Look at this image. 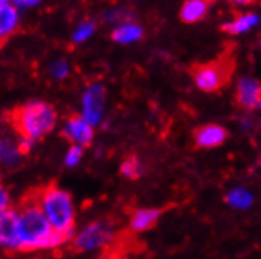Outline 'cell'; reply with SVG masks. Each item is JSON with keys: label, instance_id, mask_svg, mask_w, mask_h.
<instances>
[{"label": "cell", "instance_id": "6da1fadb", "mask_svg": "<svg viewBox=\"0 0 261 259\" xmlns=\"http://www.w3.org/2000/svg\"><path fill=\"white\" fill-rule=\"evenodd\" d=\"M19 212V229H21V245L19 251H36L55 248L66 244L72 236L54 231L46 215L43 214L36 196H27Z\"/></svg>", "mask_w": 261, "mask_h": 259}, {"label": "cell", "instance_id": "7a4b0ae2", "mask_svg": "<svg viewBox=\"0 0 261 259\" xmlns=\"http://www.w3.org/2000/svg\"><path fill=\"white\" fill-rule=\"evenodd\" d=\"M11 126L22 140L38 141L50 134L57 126L55 108L43 101H30L11 113Z\"/></svg>", "mask_w": 261, "mask_h": 259}, {"label": "cell", "instance_id": "3957f363", "mask_svg": "<svg viewBox=\"0 0 261 259\" xmlns=\"http://www.w3.org/2000/svg\"><path fill=\"white\" fill-rule=\"evenodd\" d=\"M36 201L54 231L74 237L76 208L72 196L66 190L57 186H47L36 195Z\"/></svg>", "mask_w": 261, "mask_h": 259}, {"label": "cell", "instance_id": "277c9868", "mask_svg": "<svg viewBox=\"0 0 261 259\" xmlns=\"http://www.w3.org/2000/svg\"><path fill=\"white\" fill-rule=\"evenodd\" d=\"M233 68L234 63L230 59H219L210 63L195 65L191 74L198 90L204 93H216L230 82Z\"/></svg>", "mask_w": 261, "mask_h": 259}, {"label": "cell", "instance_id": "5b68a950", "mask_svg": "<svg viewBox=\"0 0 261 259\" xmlns=\"http://www.w3.org/2000/svg\"><path fill=\"white\" fill-rule=\"evenodd\" d=\"M115 231L109 221H93L74 234L72 245L77 251H91L109 245L114 240Z\"/></svg>", "mask_w": 261, "mask_h": 259}, {"label": "cell", "instance_id": "8992f818", "mask_svg": "<svg viewBox=\"0 0 261 259\" xmlns=\"http://www.w3.org/2000/svg\"><path fill=\"white\" fill-rule=\"evenodd\" d=\"M107 104V91L102 83H91L85 88L81 101V117L93 127L102 123Z\"/></svg>", "mask_w": 261, "mask_h": 259}, {"label": "cell", "instance_id": "52a82bcc", "mask_svg": "<svg viewBox=\"0 0 261 259\" xmlns=\"http://www.w3.org/2000/svg\"><path fill=\"white\" fill-rule=\"evenodd\" d=\"M21 229L17 209H7L0 214V247L5 250H19Z\"/></svg>", "mask_w": 261, "mask_h": 259}, {"label": "cell", "instance_id": "ba28073f", "mask_svg": "<svg viewBox=\"0 0 261 259\" xmlns=\"http://www.w3.org/2000/svg\"><path fill=\"white\" fill-rule=\"evenodd\" d=\"M63 137L69 140L71 145L88 146L95 137V127L88 124L81 115H74L66 120L63 126Z\"/></svg>", "mask_w": 261, "mask_h": 259}, {"label": "cell", "instance_id": "9c48e42d", "mask_svg": "<svg viewBox=\"0 0 261 259\" xmlns=\"http://www.w3.org/2000/svg\"><path fill=\"white\" fill-rule=\"evenodd\" d=\"M236 104L246 110L261 108V83L250 77H242L236 87Z\"/></svg>", "mask_w": 261, "mask_h": 259}, {"label": "cell", "instance_id": "30bf717a", "mask_svg": "<svg viewBox=\"0 0 261 259\" xmlns=\"http://www.w3.org/2000/svg\"><path fill=\"white\" fill-rule=\"evenodd\" d=\"M228 137V131L225 127H222L219 124H204L200 126L194 131V141L197 148H217Z\"/></svg>", "mask_w": 261, "mask_h": 259}, {"label": "cell", "instance_id": "8fae6325", "mask_svg": "<svg viewBox=\"0 0 261 259\" xmlns=\"http://www.w3.org/2000/svg\"><path fill=\"white\" fill-rule=\"evenodd\" d=\"M19 27V10L13 2L0 0V44L7 41Z\"/></svg>", "mask_w": 261, "mask_h": 259}, {"label": "cell", "instance_id": "7c38bea8", "mask_svg": "<svg viewBox=\"0 0 261 259\" xmlns=\"http://www.w3.org/2000/svg\"><path fill=\"white\" fill-rule=\"evenodd\" d=\"M22 150L19 140H14L11 137L0 138V168L13 170L22 160Z\"/></svg>", "mask_w": 261, "mask_h": 259}, {"label": "cell", "instance_id": "4fadbf2b", "mask_svg": "<svg viewBox=\"0 0 261 259\" xmlns=\"http://www.w3.org/2000/svg\"><path fill=\"white\" fill-rule=\"evenodd\" d=\"M161 217V211L158 209H137L129 220V226L136 233H143L156 226Z\"/></svg>", "mask_w": 261, "mask_h": 259}, {"label": "cell", "instance_id": "5bb4252c", "mask_svg": "<svg viewBox=\"0 0 261 259\" xmlns=\"http://www.w3.org/2000/svg\"><path fill=\"white\" fill-rule=\"evenodd\" d=\"M211 4L210 2H203V0H188L184 2L179 11L181 21L186 24H194L201 19H204L210 11Z\"/></svg>", "mask_w": 261, "mask_h": 259}, {"label": "cell", "instance_id": "9a60e30c", "mask_svg": "<svg viewBox=\"0 0 261 259\" xmlns=\"http://www.w3.org/2000/svg\"><path fill=\"white\" fill-rule=\"evenodd\" d=\"M258 22H259V19L255 13H242V14H238L236 17H233L230 22H225L220 28L230 35H239V33H244V32L250 30Z\"/></svg>", "mask_w": 261, "mask_h": 259}, {"label": "cell", "instance_id": "2e32d148", "mask_svg": "<svg viewBox=\"0 0 261 259\" xmlns=\"http://www.w3.org/2000/svg\"><path fill=\"white\" fill-rule=\"evenodd\" d=\"M143 36V28L139 24L134 22H126L120 24L114 32H112V40L118 44H129L136 43Z\"/></svg>", "mask_w": 261, "mask_h": 259}, {"label": "cell", "instance_id": "e0dca14e", "mask_svg": "<svg viewBox=\"0 0 261 259\" xmlns=\"http://www.w3.org/2000/svg\"><path fill=\"white\" fill-rule=\"evenodd\" d=\"M225 201L228 203L231 208L247 209V208H250V205L253 203V196L247 190H244V189H234V190H231L227 195Z\"/></svg>", "mask_w": 261, "mask_h": 259}, {"label": "cell", "instance_id": "ac0fdd59", "mask_svg": "<svg viewBox=\"0 0 261 259\" xmlns=\"http://www.w3.org/2000/svg\"><path fill=\"white\" fill-rule=\"evenodd\" d=\"M96 32V24L91 19H85L82 22L77 24V27L72 32V41L76 44H82L85 41H88L93 35Z\"/></svg>", "mask_w": 261, "mask_h": 259}, {"label": "cell", "instance_id": "d6986e66", "mask_svg": "<svg viewBox=\"0 0 261 259\" xmlns=\"http://www.w3.org/2000/svg\"><path fill=\"white\" fill-rule=\"evenodd\" d=\"M120 171L127 179H137L143 173V166H142V163H140V160L137 157L130 156V157L123 160V163L120 166Z\"/></svg>", "mask_w": 261, "mask_h": 259}, {"label": "cell", "instance_id": "ffe728a7", "mask_svg": "<svg viewBox=\"0 0 261 259\" xmlns=\"http://www.w3.org/2000/svg\"><path fill=\"white\" fill-rule=\"evenodd\" d=\"M49 72H50V76L55 79V80H63L69 76V72H71V68H69V63L63 59H59V60H55L50 63L49 66Z\"/></svg>", "mask_w": 261, "mask_h": 259}, {"label": "cell", "instance_id": "44dd1931", "mask_svg": "<svg viewBox=\"0 0 261 259\" xmlns=\"http://www.w3.org/2000/svg\"><path fill=\"white\" fill-rule=\"evenodd\" d=\"M82 159H84V148L71 145L66 151V156H65V165L72 168V166H77L82 162Z\"/></svg>", "mask_w": 261, "mask_h": 259}, {"label": "cell", "instance_id": "7402d4cb", "mask_svg": "<svg viewBox=\"0 0 261 259\" xmlns=\"http://www.w3.org/2000/svg\"><path fill=\"white\" fill-rule=\"evenodd\" d=\"M106 19L109 22H121V24H126V22H130V17L127 16V11L124 10H110L106 13Z\"/></svg>", "mask_w": 261, "mask_h": 259}, {"label": "cell", "instance_id": "603a6c76", "mask_svg": "<svg viewBox=\"0 0 261 259\" xmlns=\"http://www.w3.org/2000/svg\"><path fill=\"white\" fill-rule=\"evenodd\" d=\"M7 209H10V195L4 187H0V214Z\"/></svg>", "mask_w": 261, "mask_h": 259}, {"label": "cell", "instance_id": "cb8c5ba5", "mask_svg": "<svg viewBox=\"0 0 261 259\" xmlns=\"http://www.w3.org/2000/svg\"><path fill=\"white\" fill-rule=\"evenodd\" d=\"M14 4V7L19 10V8H33V7H38L40 5V2L38 0H16V2H13Z\"/></svg>", "mask_w": 261, "mask_h": 259}, {"label": "cell", "instance_id": "d4e9b609", "mask_svg": "<svg viewBox=\"0 0 261 259\" xmlns=\"http://www.w3.org/2000/svg\"><path fill=\"white\" fill-rule=\"evenodd\" d=\"M104 259H114V257H104Z\"/></svg>", "mask_w": 261, "mask_h": 259}]
</instances>
